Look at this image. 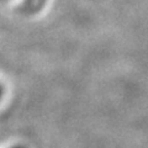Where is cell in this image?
Masks as SVG:
<instances>
[{
	"mask_svg": "<svg viewBox=\"0 0 148 148\" xmlns=\"http://www.w3.org/2000/svg\"><path fill=\"white\" fill-rule=\"evenodd\" d=\"M3 95H4V85H3V83L0 82V99L3 98Z\"/></svg>",
	"mask_w": 148,
	"mask_h": 148,
	"instance_id": "1",
	"label": "cell"
},
{
	"mask_svg": "<svg viewBox=\"0 0 148 148\" xmlns=\"http://www.w3.org/2000/svg\"><path fill=\"white\" fill-rule=\"evenodd\" d=\"M10 148H26V147L25 146H21V145H16V146H12Z\"/></svg>",
	"mask_w": 148,
	"mask_h": 148,
	"instance_id": "2",
	"label": "cell"
},
{
	"mask_svg": "<svg viewBox=\"0 0 148 148\" xmlns=\"http://www.w3.org/2000/svg\"><path fill=\"white\" fill-rule=\"evenodd\" d=\"M35 1H38V0H35Z\"/></svg>",
	"mask_w": 148,
	"mask_h": 148,
	"instance_id": "3",
	"label": "cell"
}]
</instances>
